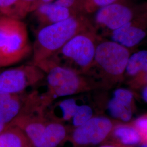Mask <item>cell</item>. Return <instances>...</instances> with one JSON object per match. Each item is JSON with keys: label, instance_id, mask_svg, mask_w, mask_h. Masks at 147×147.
<instances>
[{"label": "cell", "instance_id": "obj_1", "mask_svg": "<svg viewBox=\"0 0 147 147\" xmlns=\"http://www.w3.org/2000/svg\"><path fill=\"white\" fill-rule=\"evenodd\" d=\"M94 28L91 20L82 13L43 27L33 47V64L37 66L45 62L76 35Z\"/></svg>", "mask_w": 147, "mask_h": 147}, {"label": "cell", "instance_id": "obj_2", "mask_svg": "<svg viewBox=\"0 0 147 147\" xmlns=\"http://www.w3.org/2000/svg\"><path fill=\"white\" fill-rule=\"evenodd\" d=\"M130 49L110 39L100 38L94 59L87 75L99 84L100 89H108L123 80Z\"/></svg>", "mask_w": 147, "mask_h": 147}, {"label": "cell", "instance_id": "obj_3", "mask_svg": "<svg viewBox=\"0 0 147 147\" xmlns=\"http://www.w3.org/2000/svg\"><path fill=\"white\" fill-rule=\"evenodd\" d=\"M38 67L47 74V89L41 95L47 107L58 99L100 89L92 78L70 69L49 62L42 63Z\"/></svg>", "mask_w": 147, "mask_h": 147}, {"label": "cell", "instance_id": "obj_4", "mask_svg": "<svg viewBox=\"0 0 147 147\" xmlns=\"http://www.w3.org/2000/svg\"><path fill=\"white\" fill-rule=\"evenodd\" d=\"M100 38L94 28L81 32L42 63H53L87 75L93 65Z\"/></svg>", "mask_w": 147, "mask_h": 147}, {"label": "cell", "instance_id": "obj_5", "mask_svg": "<svg viewBox=\"0 0 147 147\" xmlns=\"http://www.w3.org/2000/svg\"><path fill=\"white\" fill-rule=\"evenodd\" d=\"M31 50L26 26L19 19L0 18V67L19 62Z\"/></svg>", "mask_w": 147, "mask_h": 147}, {"label": "cell", "instance_id": "obj_6", "mask_svg": "<svg viewBox=\"0 0 147 147\" xmlns=\"http://www.w3.org/2000/svg\"><path fill=\"white\" fill-rule=\"evenodd\" d=\"M146 9L147 2L136 3L132 0H118L97 9L91 21L96 33L100 30L106 37Z\"/></svg>", "mask_w": 147, "mask_h": 147}, {"label": "cell", "instance_id": "obj_7", "mask_svg": "<svg viewBox=\"0 0 147 147\" xmlns=\"http://www.w3.org/2000/svg\"><path fill=\"white\" fill-rule=\"evenodd\" d=\"M115 123L105 116H94L84 124L73 129L68 140L75 147L99 144L110 136Z\"/></svg>", "mask_w": 147, "mask_h": 147}, {"label": "cell", "instance_id": "obj_8", "mask_svg": "<svg viewBox=\"0 0 147 147\" xmlns=\"http://www.w3.org/2000/svg\"><path fill=\"white\" fill-rule=\"evenodd\" d=\"M45 73L34 64L24 65L0 74V93L18 94L42 81Z\"/></svg>", "mask_w": 147, "mask_h": 147}, {"label": "cell", "instance_id": "obj_9", "mask_svg": "<svg viewBox=\"0 0 147 147\" xmlns=\"http://www.w3.org/2000/svg\"><path fill=\"white\" fill-rule=\"evenodd\" d=\"M147 36V9L106 37L129 49L136 47Z\"/></svg>", "mask_w": 147, "mask_h": 147}, {"label": "cell", "instance_id": "obj_10", "mask_svg": "<svg viewBox=\"0 0 147 147\" xmlns=\"http://www.w3.org/2000/svg\"><path fill=\"white\" fill-rule=\"evenodd\" d=\"M134 94L130 89L118 88L106 103V109L112 118L129 122L131 121L134 110Z\"/></svg>", "mask_w": 147, "mask_h": 147}, {"label": "cell", "instance_id": "obj_11", "mask_svg": "<svg viewBox=\"0 0 147 147\" xmlns=\"http://www.w3.org/2000/svg\"><path fill=\"white\" fill-rule=\"evenodd\" d=\"M82 100L75 95L61 98L47 107L45 116L49 121L63 124L70 123Z\"/></svg>", "mask_w": 147, "mask_h": 147}, {"label": "cell", "instance_id": "obj_12", "mask_svg": "<svg viewBox=\"0 0 147 147\" xmlns=\"http://www.w3.org/2000/svg\"><path fill=\"white\" fill-rule=\"evenodd\" d=\"M70 126L54 121H47L43 133L34 147H58L68 140Z\"/></svg>", "mask_w": 147, "mask_h": 147}, {"label": "cell", "instance_id": "obj_13", "mask_svg": "<svg viewBox=\"0 0 147 147\" xmlns=\"http://www.w3.org/2000/svg\"><path fill=\"white\" fill-rule=\"evenodd\" d=\"M34 11L39 21L43 25L42 27L63 21L71 16L78 14L67 8L57 5L53 2L41 4Z\"/></svg>", "mask_w": 147, "mask_h": 147}, {"label": "cell", "instance_id": "obj_14", "mask_svg": "<svg viewBox=\"0 0 147 147\" xmlns=\"http://www.w3.org/2000/svg\"><path fill=\"white\" fill-rule=\"evenodd\" d=\"M0 93V119L5 124L14 121L20 114L26 95Z\"/></svg>", "mask_w": 147, "mask_h": 147}, {"label": "cell", "instance_id": "obj_15", "mask_svg": "<svg viewBox=\"0 0 147 147\" xmlns=\"http://www.w3.org/2000/svg\"><path fill=\"white\" fill-rule=\"evenodd\" d=\"M110 136L114 143L126 147H134L142 142L140 134L132 124H115Z\"/></svg>", "mask_w": 147, "mask_h": 147}, {"label": "cell", "instance_id": "obj_16", "mask_svg": "<svg viewBox=\"0 0 147 147\" xmlns=\"http://www.w3.org/2000/svg\"><path fill=\"white\" fill-rule=\"evenodd\" d=\"M0 147H33L24 132L14 125L0 134Z\"/></svg>", "mask_w": 147, "mask_h": 147}, {"label": "cell", "instance_id": "obj_17", "mask_svg": "<svg viewBox=\"0 0 147 147\" xmlns=\"http://www.w3.org/2000/svg\"><path fill=\"white\" fill-rule=\"evenodd\" d=\"M147 73V50L131 54L126 64L125 77L132 79L138 75Z\"/></svg>", "mask_w": 147, "mask_h": 147}, {"label": "cell", "instance_id": "obj_18", "mask_svg": "<svg viewBox=\"0 0 147 147\" xmlns=\"http://www.w3.org/2000/svg\"><path fill=\"white\" fill-rule=\"evenodd\" d=\"M94 116V111L93 107L89 104L81 102L76 111L70 121L69 126L71 130L78 126L84 124Z\"/></svg>", "mask_w": 147, "mask_h": 147}, {"label": "cell", "instance_id": "obj_19", "mask_svg": "<svg viewBox=\"0 0 147 147\" xmlns=\"http://www.w3.org/2000/svg\"><path fill=\"white\" fill-rule=\"evenodd\" d=\"M118 0H82L81 11L86 15L93 14L97 9L110 5Z\"/></svg>", "mask_w": 147, "mask_h": 147}, {"label": "cell", "instance_id": "obj_20", "mask_svg": "<svg viewBox=\"0 0 147 147\" xmlns=\"http://www.w3.org/2000/svg\"><path fill=\"white\" fill-rule=\"evenodd\" d=\"M38 0H19L13 18L18 19L26 16L29 11H34Z\"/></svg>", "mask_w": 147, "mask_h": 147}, {"label": "cell", "instance_id": "obj_21", "mask_svg": "<svg viewBox=\"0 0 147 147\" xmlns=\"http://www.w3.org/2000/svg\"><path fill=\"white\" fill-rule=\"evenodd\" d=\"M132 125L140 134L142 142H147V113L138 117Z\"/></svg>", "mask_w": 147, "mask_h": 147}, {"label": "cell", "instance_id": "obj_22", "mask_svg": "<svg viewBox=\"0 0 147 147\" xmlns=\"http://www.w3.org/2000/svg\"><path fill=\"white\" fill-rule=\"evenodd\" d=\"M19 0H0V11L7 16L13 18Z\"/></svg>", "mask_w": 147, "mask_h": 147}, {"label": "cell", "instance_id": "obj_23", "mask_svg": "<svg viewBox=\"0 0 147 147\" xmlns=\"http://www.w3.org/2000/svg\"><path fill=\"white\" fill-rule=\"evenodd\" d=\"M55 3L57 5L67 8L76 13H82V0H55Z\"/></svg>", "mask_w": 147, "mask_h": 147}, {"label": "cell", "instance_id": "obj_24", "mask_svg": "<svg viewBox=\"0 0 147 147\" xmlns=\"http://www.w3.org/2000/svg\"><path fill=\"white\" fill-rule=\"evenodd\" d=\"M129 85L132 88L135 89H140L143 87L147 86V73L141 74L130 79Z\"/></svg>", "mask_w": 147, "mask_h": 147}, {"label": "cell", "instance_id": "obj_25", "mask_svg": "<svg viewBox=\"0 0 147 147\" xmlns=\"http://www.w3.org/2000/svg\"><path fill=\"white\" fill-rule=\"evenodd\" d=\"M140 89H141V95L143 100L147 103V86H144Z\"/></svg>", "mask_w": 147, "mask_h": 147}, {"label": "cell", "instance_id": "obj_26", "mask_svg": "<svg viewBox=\"0 0 147 147\" xmlns=\"http://www.w3.org/2000/svg\"><path fill=\"white\" fill-rule=\"evenodd\" d=\"M99 147H126L121 145L119 144L116 143H110V144H104L102 146H101Z\"/></svg>", "mask_w": 147, "mask_h": 147}, {"label": "cell", "instance_id": "obj_27", "mask_svg": "<svg viewBox=\"0 0 147 147\" xmlns=\"http://www.w3.org/2000/svg\"><path fill=\"white\" fill-rule=\"evenodd\" d=\"M55 0H38V1H37V3H36V7H35V9L37 8V7L38 5H41V4L51 3V2H53Z\"/></svg>", "mask_w": 147, "mask_h": 147}, {"label": "cell", "instance_id": "obj_28", "mask_svg": "<svg viewBox=\"0 0 147 147\" xmlns=\"http://www.w3.org/2000/svg\"><path fill=\"white\" fill-rule=\"evenodd\" d=\"M5 124L0 119V134L5 129Z\"/></svg>", "mask_w": 147, "mask_h": 147}, {"label": "cell", "instance_id": "obj_29", "mask_svg": "<svg viewBox=\"0 0 147 147\" xmlns=\"http://www.w3.org/2000/svg\"><path fill=\"white\" fill-rule=\"evenodd\" d=\"M136 146V147H147V142H142Z\"/></svg>", "mask_w": 147, "mask_h": 147}]
</instances>
